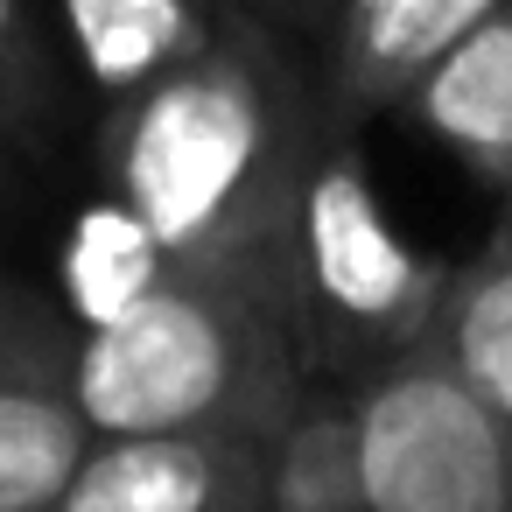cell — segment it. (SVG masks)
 <instances>
[{
    "label": "cell",
    "instance_id": "277c9868",
    "mask_svg": "<svg viewBox=\"0 0 512 512\" xmlns=\"http://www.w3.org/2000/svg\"><path fill=\"white\" fill-rule=\"evenodd\" d=\"M372 512H512V428L421 337L351 386Z\"/></svg>",
    "mask_w": 512,
    "mask_h": 512
},
{
    "label": "cell",
    "instance_id": "9c48e42d",
    "mask_svg": "<svg viewBox=\"0 0 512 512\" xmlns=\"http://www.w3.org/2000/svg\"><path fill=\"white\" fill-rule=\"evenodd\" d=\"M225 0H64V36L85 85L113 106L176 64H190L218 36Z\"/></svg>",
    "mask_w": 512,
    "mask_h": 512
},
{
    "label": "cell",
    "instance_id": "3957f363",
    "mask_svg": "<svg viewBox=\"0 0 512 512\" xmlns=\"http://www.w3.org/2000/svg\"><path fill=\"white\" fill-rule=\"evenodd\" d=\"M281 309L309 379L358 386L435 330L449 260L421 253L379 204L351 127H323L281 232Z\"/></svg>",
    "mask_w": 512,
    "mask_h": 512
},
{
    "label": "cell",
    "instance_id": "5bb4252c",
    "mask_svg": "<svg viewBox=\"0 0 512 512\" xmlns=\"http://www.w3.org/2000/svg\"><path fill=\"white\" fill-rule=\"evenodd\" d=\"M365 8H372V0H330V29L351 22V15H365Z\"/></svg>",
    "mask_w": 512,
    "mask_h": 512
},
{
    "label": "cell",
    "instance_id": "9a60e30c",
    "mask_svg": "<svg viewBox=\"0 0 512 512\" xmlns=\"http://www.w3.org/2000/svg\"><path fill=\"white\" fill-rule=\"evenodd\" d=\"M491 239H498V246L512 253V197H505V211H498V225H491Z\"/></svg>",
    "mask_w": 512,
    "mask_h": 512
},
{
    "label": "cell",
    "instance_id": "2e32d148",
    "mask_svg": "<svg viewBox=\"0 0 512 512\" xmlns=\"http://www.w3.org/2000/svg\"><path fill=\"white\" fill-rule=\"evenodd\" d=\"M253 8H260V15H281V8H288V0H253Z\"/></svg>",
    "mask_w": 512,
    "mask_h": 512
},
{
    "label": "cell",
    "instance_id": "30bf717a",
    "mask_svg": "<svg viewBox=\"0 0 512 512\" xmlns=\"http://www.w3.org/2000/svg\"><path fill=\"white\" fill-rule=\"evenodd\" d=\"M428 337L463 372V386L512 428V253L498 239H484L470 260L449 267Z\"/></svg>",
    "mask_w": 512,
    "mask_h": 512
},
{
    "label": "cell",
    "instance_id": "7c38bea8",
    "mask_svg": "<svg viewBox=\"0 0 512 512\" xmlns=\"http://www.w3.org/2000/svg\"><path fill=\"white\" fill-rule=\"evenodd\" d=\"M50 99H57V78L29 0H0V141H36V127L50 120Z\"/></svg>",
    "mask_w": 512,
    "mask_h": 512
},
{
    "label": "cell",
    "instance_id": "4fadbf2b",
    "mask_svg": "<svg viewBox=\"0 0 512 512\" xmlns=\"http://www.w3.org/2000/svg\"><path fill=\"white\" fill-rule=\"evenodd\" d=\"M71 337H78V323H71L64 309H50V302L29 295L22 281H0V379L64 386Z\"/></svg>",
    "mask_w": 512,
    "mask_h": 512
},
{
    "label": "cell",
    "instance_id": "ba28073f",
    "mask_svg": "<svg viewBox=\"0 0 512 512\" xmlns=\"http://www.w3.org/2000/svg\"><path fill=\"white\" fill-rule=\"evenodd\" d=\"M260 512H372L351 386L309 379L260 442Z\"/></svg>",
    "mask_w": 512,
    "mask_h": 512
},
{
    "label": "cell",
    "instance_id": "52a82bcc",
    "mask_svg": "<svg viewBox=\"0 0 512 512\" xmlns=\"http://www.w3.org/2000/svg\"><path fill=\"white\" fill-rule=\"evenodd\" d=\"M491 8L505 0H372L365 15L337 22L330 29V64L316 71L323 78V113L330 127H365L379 113L400 106V92L463 36L477 29Z\"/></svg>",
    "mask_w": 512,
    "mask_h": 512
},
{
    "label": "cell",
    "instance_id": "8992f818",
    "mask_svg": "<svg viewBox=\"0 0 512 512\" xmlns=\"http://www.w3.org/2000/svg\"><path fill=\"white\" fill-rule=\"evenodd\" d=\"M421 141H435L477 190L498 204L512 197V0L463 29L407 92L400 106Z\"/></svg>",
    "mask_w": 512,
    "mask_h": 512
},
{
    "label": "cell",
    "instance_id": "7a4b0ae2",
    "mask_svg": "<svg viewBox=\"0 0 512 512\" xmlns=\"http://www.w3.org/2000/svg\"><path fill=\"white\" fill-rule=\"evenodd\" d=\"M309 386L281 288L260 274H183L113 323L71 337L64 393L92 435L232 428L274 435Z\"/></svg>",
    "mask_w": 512,
    "mask_h": 512
},
{
    "label": "cell",
    "instance_id": "6da1fadb",
    "mask_svg": "<svg viewBox=\"0 0 512 512\" xmlns=\"http://www.w3.org/2000/svg\"><path fill=\"white\" fill-rule=\"evenodd\" d=\"M323 113V78L253 0H225L218 36L99 120L106 197H120L183 274H260L281 288V232Z\"/></svg>",
    "mask_w": 512,
    "mask_h": 512
},
{
    "label": "cell",
    "instance_id": "8fae6325",
    "mask_svg": "<svg viewBox=\"0 0 512 512\" xmlns=\"http://www.w3.org/2000/svg\"><path fill=\"white\" fill-rule=\"evenodd\" d=\"M92 449V421L64 386L0 379V512H57L78 456Z\"/></svg>",
    "mask_w": 512,
    "mask_h": 512
},
{
    "label": "cell",
    "instance_id": "5b68a950",
    "mask_svg": "<svg viewBox=\"0 0 512 512\" xmlns=\"http://www.w3.org/2000/svg\"><path fill=\"white\" fill-rule=\"evenodd\" d=\"M57 512H260V435H92Z\"/></svg>",
    "mask_w": 512,
    "mask_h": 512
}]
</instances>
